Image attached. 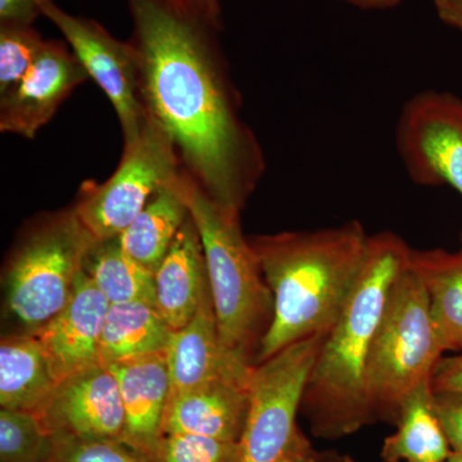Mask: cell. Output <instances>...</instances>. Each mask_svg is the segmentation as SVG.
I'll return each mask as SVG.
<instances>
[{"label":"cell","mask_w":462,"mask_h":462,"mask_svg":"<svg viewBox=\"0 0 462 462\" xmlns=\"http://www.w3.org/2000/svg\"><path fill=\"white\" fill-rule=\"evenodd\" d=\"M147 114L171 139L182 170L224 208L240 212L266 170L242 115L220 27L170 0H127Z\"/></svg>","instance_id":"cell-1"},{"label":"cell","mask_w":462,"mask_h":462,"mask_svg":"<svg viewBox=\"0 0 462 462\" xmlns=\"http://www.w3.org/2000/svg\"><path fill=\"white\" fill-rule=\"evenodd\" d=\"M369 236L363 224L354 220L328 229L285 231L249 240L273 303L256 364L298 340L331 329L363 269Z\"/></svg>","instance_id":"cell-2"},{"label":"cell","mask_w":462,"mask_h":462,"mask_svg":"<svg viewBox=\"0 0 462 462\" xmlns=\"http://www.w3.org/2000/svg\"><path fill=\"white\" fill-rule=\"evenodd\" d=\"M412 249L391 231L369 236L363 269L310 376L302 410L312 434L338 439L375 421L366 370L389 294L409 266Z\"/></svg>","instance_id":"cell-3"},{"label":"cell","mask_w":462,"mask_h":462,"mask_svg":"<svg viewBox=\"0 0 462 462\" xmlns=\"http://www.w3.org/2000/svg\"><path fill=\"white\" fill-rule=\"evenodd\" d=\"M185 197L202 239L221 342L227 354L252 364V352L258 351L272 324L273 303L256 254L243 236L240 212L209 199L188 173Z\"/></svg>","instance_id":"cell-4"},{"label":"cell","mask_w":462,"mask_h":462,"mask_svg":"<svg viewBox=\"0 0 462 462\" xmlns=\"http://www.w3.org/2000/svg\"><path fill=\"white\" fill-rule=\"evenodd\" d=\"M443 352L430 294L409 263L389 294L367 363L366 391L375 421H398L404 400L431 379Z\"/></svg>","instance_id":"cell-5"},{"label":"cell","mask_w":462,"mask_h":462,"mask_svg":"<svg viewBox=\"0 0 462 462\" xmlns=\"http://www.w3.org/2000/svg\"><path fill=\"white\" fill-rule=\"evenodd\" d=\"M94 243L74 207L48 215L27 231L9 263L7 300L30 331L65 309Z\"/></svg>","instance_id":"cell-6"},{"label":"cell","mask_w":462,"mask_h":462,"mask_svg":"<svg viewBox=\"0 0 462 462\" xmlns=\"http://www.w3.org/2000/svg\"><path fill=\"white\" fill-rule=\"evenodd\" d=\"M181 170L171 139L148 115L139 135L124 144L120 163L107 180L81 187L76 214L96 242L116 238Z\"/></svg>","instance_id":"cell-7"},{"label":"cell","mask_w":462,"mask_h":462,"mask_svg":"<svg viewBox=\"0 0 462 462\" xmlns=\"http://www.w3.org/2000/svg\"><path fill=\"white\" fill-rule=\"evenodd\" d=\"M327 334L298 340L254 365L240 462H275L296 439L297 413Z\"/></svg>","instance_id":"cell-8"},{"label":"cell","mask_w":462,"mask_h":462,"mask_svg":"<svg viewBox=\"0 0 462 462\" xmlns=\"http://www.w3.org/2000/svg\"><path fill=\"white\" fill-rule=\"evenodd\" d=\"M396 147L407 175L424 187H451L462 197V98L424 90L404 103Z\"/></svg>","instance_id":"cell-9"},{"label":"cell","mask_w":462,"mask_h":462,"mask_svg":"<svg viewBox=\"0 0 462 462\" xmlns=\"http://www.w3.org/2000/svg\"><path fill=\"white\" fill-rule=\"evenodd\" d=\"M41 12L65 36L89 79L105 91L120 121L124 144L133 142L148 117L141 94V60L134 42L118 41L97 21L74 16L54 2L42 3Z\"/></svg>","instance_id":"cell-10"},{"label":"cell","mask_w":462,"mask_h":462,"mask_svg":"<svg viewBox=\"0 0 462 462\" xmlns=\"http://www.w3.org/2000/svg\"><path fill=\"white\" fill-rule=\"evenodd\" d=\"M50 436L121 439L125 412L120 385L105 365L90 367L58 383L35 413Z\"/></svg>","instance_id":"cell-11"},{"label":"cell","mask_w":462,"mask_h":462,"mask_svg":"<svg viewBox=\"0 0 462 462\" xmlns=\"http://www.w3.org/2000/svg\"><path fill=\"white\" fill-rule=\"evenodd\" d=\"M88 79L71 48L62 42L45 41L21 83L0 98V132L35 138Z\"/></svg>","instance_id":"cell-12"},{"label":"cell","mask_w":462,"mask_h":462,"mask_svg":"<svg viewBox=\"0 0 462 462\" xmlns=\"http://www.w3.org/2000/svg\"><path fill=\"white\" fill-rule=\"evenodd\" d=\"M109 306L107 298L81 272L71 300L62 311L36 330L51 375L58 383L100 363V338Z\"/></svg>","instance_id":"cell-13"},{"label":"cell","mask_w":462,"mask_h":462,"mask_svg":"<svg viewBox=\"0 0 462 462\" xmlns=\"http://www.w3.org/2000/svg\"><path fill=\"white\" fill-rule=\"evenodd\" d=\"M171 393L194 391L217 380L248 378L254 364L227 354L216 320L211 289L189 324L173 331L167 348Z\"/></svg>","instance_id":"cell-14"},{"label":"cell","mask_w":462,"mask_h":462,"mask_svg":"<svg viewBox=\"0 0 462 462\" xmlns=\"http://www.w3.org/2000/svg\"><path fill=\"white\" fill-rule=\"evenodd\" d=\"M108 367L117 378L123 398V440L153 460L163 436V420L171 393L167 351Z\"/></svg>","instance_id":"cell-15"},{"label":"cell","mask_w":462,"mask_h":462,"mask_svg":"<svg viewBox=\"0 0 462 462\" xmlns=\"http://www.w3.org/2000/svg\"><path fill=\"white\" fill-rule=\"evenodd\" d=\"M251 375L170 394L163 434H194L239 443L247 418Z\"/></svg>","instance_id":"cell-16"},{"label":"cell","mask_w":462,"mask_h":462,"mask_svg":"<svg viewBox=\"0 0 462 462\" xmlns=\"http://www.w3.org/2000/svg\"><path fill=\"white\" fill-rule=\"evenodd\" d=\"M157 309L173 331L189 324L209 291L202 239L191 215L156 273Z\"/></svg>","instance_id":"cell-17"},{"label":"cell","mask_w":462,"mask_h":462,"mask_svg":"<svg viewBox=\"0 0 462 462\" xmlns=\"http://www.w3.org/2000/svg\"><path fill=\"white\" fill-rule=\"evenodd\" d=\"M185 179L187 173L181 170L152 197L135 220L118 236L124 251L149 272L156 273L173 239L190 216Z\"/></svg>","instance_id":"cell-18"},{"label":"cell","mask_w":462,"mask_h":462,"mask_svg":"<svg viewBox=\"0 0 462 462\" xmlns=\"http://www.w3.org/2000/svg\"><path fill=\"white\" fill-rule=\"evenodd\" d=\"M57 387L41 343L32 333L2 340L0 404L2 409L32 412L44 406Z\"/></svg>","instance_id":"cell-19"},{"label":"cell","mask_w":462,"mask_h":462,"mask_svg":"<svg viewBox=\"0 0 462 462\" xmlns=\"http://www.w3.org/2000/svg\"><path fill=\"white\" fill-rule=\"evenodd\" d=\"M173 330L156 306L133 302L109 306L100 338L105 366L167 351Z\"/></svg>","instance_id":"cell-20"},{"label":"cell","mask_w":462,"mask_h":462,"mask_svg":"<svg viewBox=\"0 0 462 462\" xmlns=\"http://www.w3.org/2000/svg\"><path fill=\"white\" fill-rule=\"evenodd\" d=\"M431 379L404 400L396 433L384 440V462H446L452 454L434 410Z\"/></svg>","instance_id":"cell-21"},{"label":"cell","mask_w":462,"mask_h":462,"mask_svg":"<svg viewBox=\"0 0 462 462\" xmlns=\"http://www.w3.org/2000/svg\"><path fill=\"white\" fill-rule=\"evenodd\" d=\"M410 266L430 294L431 314L443 351L462 349V251H415Z\"/></svg>","instance_id":"cell-22"},{"label":"cell","mask_w":462,"mask_h":462,"mask_svg":"<svg viewBox=\"0 0 462 462\" xmlns=\"http://www.w3.org/2000/svg\"><path fill=\"white\" fill-rule=\"evenodd\" d=\"M83 270L111 305L143 302L157 307L154 273L133 260L118 236L94 243Z\"/></svg>","instance_id":"cell-23"},{"label":"cell","mask_w":462,"mask_h":462,"mask_svg":"<svg viewBox=\"0 0 462 462\" xmlns=\"http://www.w3.org/2000/svg\"><path fill=\"white\" fill-rule=\"evenodd\" d=\"M51 436L32 412L2 409L0 411V461L45 462Z\"/></svg>","instance_id":"cell-24"},{"label":"cell","mask_w":462,"mask_h":462,"mask_svg":"<svg viewBox=\"0 0 462 462\" xmlns=\"http://www.w3.org/2000/svg\"><path fill=\"white\" fill-rule=\"evenodd\" d=\"M44 42L32 25L0 23V98L21 83Z\"/></svg>","instance_id":"cell-25"},{"label":"cell","mask_w":462,"mask_h":462,"mask_svg":"<svg viewBox=\"0 0 462 462\" xmlns=\"http://www.w3.org/2000/svg\"><path fill=\"white\" fill-rule=\"evenodd\" d=\"M45 462H153L121 439H99L53 434Z\"/></svg>","instance_id":"cell-26"},{"label":"cell","mask_w":462,"mask_h":462,"mask_svg":"<svg viewBox=\"0 0 462 462\" xmlns=\"http://www.w3.org/2000/svg\"><path fill=\"white\" fill-rule=\"evenodd\" d=\"M153 462H240L239 443L194 434H163Z\"/></svg>","instance_id":"cell-27"},{"label":"cell","mask_w":462,"mask_h":462,"mask_svg":"<svg viewBox=\"0 0 462 462\" xmlns=\"http://www.w3.org/2000/svg\"><path fill=\"white\" fill-rule=\"evenodd\" d=\"M434 410L452 452L462 455V393L433 392Z\"/></svg>","instance_id":"cell-28"},{"label":"cell","mask_w":462,"mask_h":462,"mask_svg":"<svg viewBox=\"0 0 462 462\" xmlns=\"http://www.w3.org/2000/svg\"><path fill=\"white\" fill-rule=\"evenodd\" d=\"M431 389L436 393L452 392L462 393V349L460 354L438 361L433 375H431Z\"/></svg>","instance_id":"cell-29"},{"label":"cell","mask_w":462,"mask_h":462,"mask_svg":"<svg viewBox=\"0 0 462 462\" xmlns=\"http://www.w3.org/2000/svg\"><path fill=\"white\" fill-rule=\"evenodd\" d=\"M53 0H0V23H18L32 25L42 16V3Z\"/></svg>","instance_id":"cell-30"},{"label":"cell","mask_w":462,"mask_h":462,"mask_svg":"<svg viewBox=\"0 0 462 462\" xmlns=\"http://www.w3.org/2000/svg\"><path fill=\"white\" fill-rule=\"evenodd\" d=\"M179 7L199 14L206 20L211 21L216 26H221L220 0H170Z\"/></svg>","instance_id":"cell-31"},{"label":"cell","mask_w":462,"mask_h":462,"mask_svg":"<svg viewBox=\"0 0 462 462\" xmlns=\"http://www.w3.org/2000/svg\"><path fill=\"white\" fill-rule=\"evenodd\" d=\"M275 462H319V452L303 436L302 431H300L284 455Z\"/></svg>","instance_id":"cell-32"},{"label":"cell","mask_w":462,"mask_h":462,"mask_svg":"<svg viewBox=\"0 0 462 462\" xmlns=\"http://www.w3.org/2000/svg\"><path fill=\"white\" fill-rule=\"evenodd\" d=\"M438 16L462 32V0H431Z\"/></svg>","instance_id":"cell-33"},{"label":"cell","mask_w":462,"mask_h":462,"mask_svg":"<svg viewBox=\"0 0 462 462\" xmlns=\"http://www.w3.org/2000/svg\"><path fill=\"white\" fill-rule=\"evenodd\" d=\"M363 9H389L397 7L402 0H343Z\"/></svg>","instance_id":"cell-34"},{"label":"cell","mask_w":462,"mask_h":462,"mask_svg":"<svg viewBox=\"0 0 462 462\" xmlns=\"http://www.w3.org/2000/svg\"><path fill=\"white\" fill-rule=\"evenodd\" d=\"M319 462H355L351 457L336 452H319Z\"/></svg>","instance_id":"cell-35"},{"label":"cell","mask_w":462,"mask_h":462,"mask_svg":"<svg viewBox=\"0 0 462 462\" xmlns=\"http://www.w3.org/2000/svg\"><path fill=\"white\" fill-rule=\"evenodd\" d=\"M446 462H462V455L455 454V452H452L451 456L448 457V460Z\"/></svg>","instance_id":"cell-36"}]
</instances>
